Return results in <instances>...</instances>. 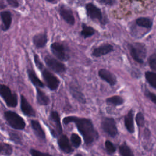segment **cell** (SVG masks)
<instances>
[{"mask_svg": "<svg viewBox=\"0 0 156 156\" xmlns=\"http://www.w3.org/2000/svg\"><path fill=\"white\" fill-rule=\"evenodd\" d=\"M64 124H68L74 122L79 130L82 135L85 144H90L96 141L98 137L99 134L94 129V126L89 119L77 118L75 116H68L63 120Z\"/></svg>", "mask_w": 156, "mask_h": 156, "instance_id": "6da1fadb", "label": "cell"}, {"mask_svg": "<svg viewBox=\"0 0 156 156\" xmlns=\"http://www.w3.org/2000/svg\"><path fill=\"white\" fill-rule=\"evenodd\" d=\"M128 48L132 58L138 63H143L147 55L146 46L141 43H133L128 44Z\"/></svg>", "mask_w": 156, "mask_h": 156, "instance_id": "7a4b0ae2", "label": "cell"}, {"mask_svg": "<svg viewBox=\"0 0 156 156\" xmlns=\"http://www.w3.org/2000/svg\"><path fill=\"white\" fill-rule=\"evenodd\" d=\"M5 118L8 124L13 129L23 130L26 126L24 120L16 113L12 111H7L4 113Z\"/></svg>", "mask_w": 156, "mask_h": 156, "instance_id": "3957f363", "label": "cell"}, {"mask_svg": "<svg viewBox=\"0 0 156 156\" xmlns=\"http://www.w3.org/2000/svg\"><path fill=\"white\" fill-rule=\"evenodd\" d=\"M0 96L3 98L6 104L10 107H15L18 104L16 94L13 93L10 88L4 84H0Z\"/></svg>", "mask_w": 156, "mask_h": 156, "instance_id": "277c9868", "label": "cell"}, {"mask_svg": "<svg viewBox=\"0 0 156 156\" xmlns=\"http://www.w3.org/2000/svg\"><path fill=\"white\" fill-rule=\"evenodd\" d=\"M42 77L48 88L52 91L57 90L60 83L59 79L46 68H43L41 71Z\"/></svg>", "mask_w": 156, "mask_h": 156, "instance_id": "5b68a950", "label": "cell"}, {"mask_svg": "<svg viewBox=\"0 0 156 156\" xmlns=\"http://www.w3.org/2000/svg\"><path fill=\"white\" fill-rule=\"evenodd\" d=\"M85 10L87 16L92 20L99 21L101 24H105L104 17L101 10L96 5L91 2H88L85 5Z\"/></svg>", "mask_w": 156, "mask_h": 156, "instance_id": "8992f818", "label": "cell"}, {"mask_svg": "<svg viewBox=\"0 0 156 156\" xmlns=\"http://www.w3.org/2000/svg\"><path fill=\"white\" fill-rule=\"evenodd\" d=\"M44 62L48 67L56 73H62L65 72L66 68L65 65L61 62L51 55H46L44 58Z\"/></svg>", "mask_w": 156, "mask_h": 156, "instance_id": "52a82bcc", "label": "cell"}, {"mask_svg": "<svg viewBox=\"0 0 156 156\" xmlns=\"http://www.w3.org/2000/svg\"><path fill=\"white\" fill-rule=\"evenodd\" d=\"M103 130L112 137H115L118 134V129L115 119L113 118H105L102 122Z\"/></svg>", "mask_w": 156, "mask_h": 156, "instance_id": "ba28073f", "label": "cell"}, {"mask_svg": "<svg viewBox=\"0 0 156 156\" xmlns=\"http://www.w3.org/2000/svg\"><path fill=\"white\" fill-rule=\"evenodd\" d=\"M51 50L54 55L60 61H65L68 59L66 49L63 44L58 42H54L51 44Z\"/></svg>", "mask_w": 156, "mask_h": 156, "instance_id": "9c48e42d", "label": "cell"}, {"mask_svg": "<svg viewBox=\"0 0 156 156\" xmlns=\"http://www.w3.org/2000/svg\"><path fill=\"white\" fill-rule=\"evenodd\" d=\"M61 18L68 24L73 26L75 24V18L72 10L65 5H60L58 9Z\"/></svg>", "mask_w": 156, "mask_h": 156, "instance_id": "30bf717a", "label": "cell"}, {"mask_svg": "<svg viewBox=\"0 0 156 156\" xmlns=\"http://www.w3.org/2000/svg\"><path fill=\"white\" fill-rule=\"evenodd\" d=\"M113 51V46L109 43H103L98 47L94 48L91 52V55L94 57H100Z\"/></svg>", "mask_w": 156, "mask_h": 156, "instance_id": "8fae6325", "label": "cell"}, {"mask_svg": "<svg viewBox=\"0 0 156 156\" xmlns=\"http://www.w3.org/2000/svg\"><path fill=\"white\" fill-rule=\"evenodd\" d=\"M99 77L108 83L110 86H113L116 83L117 80L116 76L108 69L102 68L100 69L98 71Z\"/></svg>", "mask_w": 156, "mask_h": 156, "instance_id": "7c38bea8", "label": "cell"}, {"mask_svg": "<svg viewBox=\"0 0 156 156\" xmlns=\"http://www.w3.org/2000/svg\"><path fill=\"white\" fill-rule=\"evenodd\" d=\"M48 41V35L46 32H40L35 34L32 38L33 44L36 48L40 49L44 48Z\"/></svg>", "mask_w": 156, "mask_h": 156, "instance_id": "4fadbf2b", "label": "cell"}, {"mask_svg": "<svg viewBox=\"0 0 156 156\" xmlns=\"http://www.w3.org/2000/svg\"><path fill=\"white\" fill-rule=\"evenodd\" d=\"M50 120L51 121V124L55 127L54 130L52 132V134L54 135L60 134L62 132V125L59 115L56 111H53L51 113Z\"/></svg>", "mask_w": 156, "mask_h": 156, "instance_id": "5bb4252c", "label": "cell"}, {"mask_svg": "<svg viewBox=\"0 0 156 156\" xmlns=\"http://www.w3.org/2000/svg\"><path fill=\"white\" fill-rule=\"evenodd\" d=\"M20 107L21 111L25 115L28 116H34L35 115L34 108L23 95H21L20 97Z\"/></svg>", "mask_w": 156, "mask_h": 156, "instance_id": "9a60e30c", "label": "cell"}, {"mask_svg": "<svg viewBox=\"0 0 156 156\" xmlns=\"http://www.w3.org/2000/svg\"><path fill=\"white\" fill-rule=\"evenodd\" d=\"M0 17L2 23V30L6 31L10 28L12 22V13L9 11H2L0 12Z\"/></svg>", "mask_w": 156, "mask_h": 156, "instance_id": "2e32d148", "label": "cell"}, {"mask_svg": "<svg viewBox=\"0 0 156 156\" xmlns=\"http://www.w3.org/2000/svg\"><path fill=\"white\" fill-rule=\"evenodd\" d=\"M58 144L59 146L60 149L65 153H69L73 151V149L69 143V140L68 137L65 135H60L58 137Z\"/></svg>", "mask_w": 156, "mask_h": 156, "instance_id": "e0dca14e", "label": "cell"}, {"mask_svg": "<svg viewBox=\"0 0 156 156\" xmlns=\"http://www.w3.org/2000/svg\"><path fill=\"white\" fill-rule=\"evenodd\" d=\"M27 73L29 80L34 86L38 88L44 87V83L38 78V77L37 76L36 73L33 69H28L27 71Z\"/></svg>", "mask_w": 156, "mask_h": 156, "instance_id": "ac0fdd59", "label": "cell"}, {"mask_svg": "<svg viewBox=\"0 0 156 156\" xmlns=\"http://www.w3.org/2000/svg\"><path fill=\"white\" fill-rule=\"evenodd\" d=\"M124 124L126 129L130 133H133L135 131L133 122V112L132 110H129L124 118Z\"/></svg>", "mask_w": 156, "mask_h": 156, "instance_id": "d6986e66", "label": "cell"}, {"mask_svg": "<svg viewBox=\"0 0 156 156\" xmlns=\"http://www.w3.org/2000/svg\"><path fill=\"white\" fill-rule=\"evenodd\" d=\"M37 101L41 105H47L49 104V97L38 87H36Z\"/></svg>", "mask_w": 156, "mask_h": 156, "instance_id": "ffe728a7", "label": "cell"}, {"mask_svg": "<svg viewBox=\"0 0 156 156\" xmlns=\"http://www.w3.org/2000/svg\"><path fill=\"white\" fill-rule=\"evenodd\" d=\"M69 90L72 96L74 99H76L78 102L82 104H85L86 102V99L83 94L79 90H78L76 87L70 85Z\"/></svg>", "mask_w": 156, "mask_h": 156, "instance_id": "44dd1931", "label": "cell"}, {"mask_svg": "<svg viewBox=\"0 0 156 156\" xmlns=\"http://www.w3.org/2000/svg\"><path fill=\"white\" fill-rule=\"evenodd\" d=\"M31 126L32 128L36 135L38 138L41 139H44L45 138V133L42 129L40 124L39 122L37 120H32L31 121Z\"/></svg>", "mask_w": 156, "mask_h": 156, "instance_id": "7402d4cb", "label": "cell"}, {"mask_svg": "<svg viewBox=\"0 0 156 156\" xmlns=\"http://www.w3.org/2000/svg\"><path fill=\"white\" fill-rule=\"evenodd\" d=\"M135 23L138 26L148 29H151L153 24L152 20L147 17H140L137 18L135 21Z\"/></svg>", "mask_w": 156, "mask_h": 156, "instance_id": "603a6c76", "label": "cell"}, {"mask_svg": "<svg viewBox=\"0 0 156 156\" xmlns=\"http://www.w3.org/2000/svg\"><path fill=\"white\" fill-rule=\"evenodd\" d=\"M95 34V30L90 26H88L85 23L82 24V30L80 31V35L84 38H87L93 36Z\"/></svg>", "mask_w": 156, "mask_h": 156, "instance_id": "cb8c5ba5", "label": "cell"}, {"mask_svg": "<svg viewBox=\"0 0 156 156\" xmlns=\"http://www.w3.org/2000/svg\"><path fill=\"white\" fill-rule=\"evenodd\" d=\"M144 77L147 83L152 87L156 89V72H154V71L145 72Z\"/></svg>", "mask_w": 156, "mask_h": 156, "instance_id": "d4e9b609", "label": "cell"}, {"mask_svg": "<svg viewBox=\"0 0 156 156\" xmlns=\"http://www.w3.org/2000/svg\"><path fill=\"white\" fill-rule=\"evenodd\" d=\"M106 102L108 104L113 105L114 106H118L122 105L124 103V99L122 97L118 95H115L107 98L106 99Z\"/></svg>", "mask_w": 156, "mask_h": 156, "instance_id": "484cf974", "label": "cell"}, {"mask_svg": "<svg viewBox=\"0 0 156 156\" xmlns=\"http://www.w3.org/2000/svg\"><path fill=\"white\" fill-rule=\"evenodd\" d=\"M119 152L121 156H134L130 148L125 143L119 146Z\"/></svg>", "mask_w": 156, "mask_h": 156, "instance_id": "4316f807", "label": "cell"}, {"mask_svg": "<svg viewBox=\"0 0 156 156\" xmlns=\"http://www.w3.org/2000/svg\"><path fill=\"white\" fill-rule=\"evenodd\" d=\"M147 63L150 68L156 72V53L152 54L147 58Z\"/></svg>", "mask_w": 156, "mask_h": 156, "instance_id": "83f0119b", "label": "cell"}, {"mask_svg": "<svg viewBox=\"0 0 156 156\" xmlns=\"http://www.w3.org/2000/svg\"><path fill=\"white\" fill-rule=\"evenodd\" d=\"M71 141L75 147H78L81 144V139L76 133H73L71 136Z\"/></svg>", "mask_w": 156, "mask_h": 156, "instance_id": "f1b7e54d", "label": "cell"}, {"mask_svg": "<svg viewBox=\"0 0 156 156\" xmlns=\"http://www.w3.org/2000/svg\"><path fill=\"white\" fill-rule=\"evenodd\" d=\"M105 147L107 153L109 154H113L116 151V147H115L113 144L109 140H107L105 142Z\"/></svg>", "mask_w": 156, "mask_h": 156, "instance_id": "f546056e", "label": "cell"}, {"mask_svg": "<svg viewBox=\"0 0 156 156\" xmlns=\"http://www.w3.org/2000/svg\"><path fill=\"white\" fill-rule=\"evenodd\" d=\"M136 122L139 127H143L144 124V118L141 112H138L136 116Z\"/></svg>", "mask_w": 156, "mask_h": 156, "instance_id": "4dcf8cb0", "label": "cell"}, {"mask_svg": "<svg viewBox=\"0 0 156 156\" xmlns=\"http://www.w3.org/2000/svg\"><path fill=\"white\" fill-rule=\"evenodd\" d=\"M144 94L145 96L149 99L153 103H154L155 104H156V94L153 93L152 92L149 91L147 90H146L144 91Z\"/></svg>", "mask_w": 156, "mask_h": 156, "instance_id": "1f68e13d", "label": "cell"}, {"mask_svg": "<svg viewBox=\"0 0 156 156\" xmlns=\"http://www.w3.org/2000/svg\"><path fill=\"white\" fill-rule=\"evenodd\" d=\"M34 62H35V63L36 66L38 68V69H40V71H41V70L44 68V66H43V63H42L40 61L38 55L37 54H34Z\"/></svg>", "mask_w": 156, "mask_h": 156, "instance_id": "d6a6232c", "label": "cell"}, {"mask_svg": "<svg viewBox=\"0 0 156 156\" xmlns=\"http://www.w3.org/2000/svg\"><path fill=\"white\" fill-rule=\"evenodd\" d=\"M30 154L31 156H52L50 154L48 153H44L41 152L39 151L35 150V149H30Z\"/></svg>", "mask_w": 156, "mask_h": 156, "instance_id": "836d02e7", "label": "cell"}, {"mask_svg": "<svg viewBox=\"0 0 156 156\" xmlns=\"http://www.w3.org/2000/svg\"><path fill=\"white\" fill-rule=\"evenodd\" d=\"M98 1L101 4H102L105 5L112 6L116 3L117 0H98Z\"/></svg>", "mask_w": 156, "mask_h": 156, "instance_id": "e575fe53", "label": "cell"}, {"mask_svg": "<svg viewBox=\"0 0 156 156\" xmlns=\"http://www.w3.org/2000/svg\"><path fill=\"white\" fill-rule=\"evenodd\" d=\"M7 2L13 8H18L19 7V2L18 0H7Z\"/></svg>", "mask_w": 156, "mask_h": 156, "instance_id": "d590c367", "label": "cell"}, {"mask_svg": "<svg viewBox=\"0 0 156 156\" xmlns=\"http://www.w3.org/2000/svg\"><path fill=\"white\" fill-rule=\"evenodd\" d=\"M10 139L12 140H13L14 142H15L16 143H19L20 142V138L18 136V135L16 134V133H12L10 135Z\"/></svg>", "mask_w": 156, "mask_h": 156, "instance_id": "8d00e7d4", "label": "cell"}, {"mask_svg": "<svg viewBox=\"0 0 156 156\" xmlns=\"http://www.w3.org/2000/svg\"><path fill=\"white\" fill-rule=\"evenodd\" d=\"M3 150H4V143L0 144V154L3 153Z\"/></svg>", "mask_w": 156, "mask_h": 156, "instance_id": "74e56055", "label": "cell"}, {"mask_svg": "<svg viewBox=\"0 0 156 156\" xmlns=\"http://www.w3.org/2000/svg\"><path fill=\"white\" fill-rule=\"evenodd\" d=\"M45 1H46L48 2H51V3H54V2L56 1V0H45Z\"/></svg>", "mask_w": 156, "mask_h": 156, "instance_id": "f35d334b", "label": "cell"}, {"mask_svg": "<svg viewBox=\"0 0 156 156\" xmlns=\"http://www.w3.org/2000/svg\"><path fill=\"white\" fill-rule=\"evenodd\" d=\"M75 156H82L81 154H77L76 155H75Z\"/></svg>", "mask_w": 156, "mask_h": 156, "instance_id": "ab89813d", "label": "cell"}, {"mask_svg": "<svg viewBox=\"0 0 156 156\" xmlns=\"http://www.w3.org/2000/svg\"><path fill=\"white\" fill-rule=\"evenodd\" d=\"M71 1H73V0H71Z\"/></svg>", "mask_w": 156, "mask_h": 156, "instance_id": "60d3db41", "label": "cell"}]
</instances>
